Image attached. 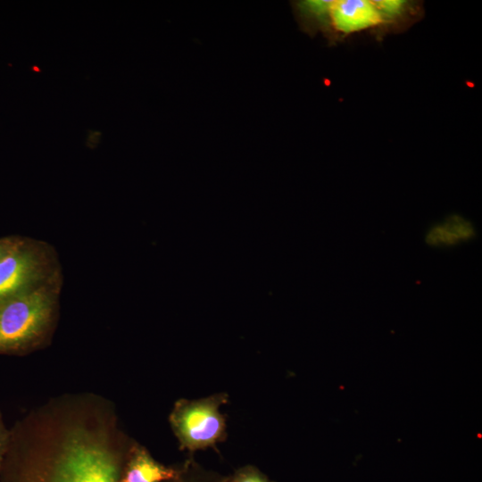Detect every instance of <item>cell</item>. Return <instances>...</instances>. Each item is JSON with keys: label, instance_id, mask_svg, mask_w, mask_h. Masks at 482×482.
Masks as SVG:
<instances>
[{"label": "cell", "instance_id": "obj_8", "mask_svg": "<svg viewBox=\"0 0 482 482\" xmlns=\"http://www.w3.org/2000/svg\"><path fill=\"white\" fill-rule=\"evenodd\" d=\"M232 482H271L257 470L246 467L240 470L234 477Z\"/></svg>", "mask_w": 482, "mask_h": 482}, {"label": "cell", "instance_id": "obj_11", "mask_svg": "<svg viewBox=\"0 0 482 482\" xmlns=\"http://www.w3.org/2000/svg\"><path fill=\"white\" fill-rule=\"evenodd\" d=\"M102 133L100 131H89L87 133V142L86 145L87 147L91 149H95L97 147L101 141Z\"/></svg>", "mask_w": 482, "mask_h": 482}, {"label": "cell", "instance_id": "obj_1", "mask_svg": "<svg viewBox=\"0 0 482 482\" xmlns=\"http://www.w3.org/2000/svg\"><path fill=\"white\" fill-rule=\"evenodd\" d=\"M50 442L40 457L25 450L12 482H120L111 422L72 418L59 425Z\"/></svg>", "mask_w": 482, "mask_h": 482}, {"label": "cell", "instance_id": "obj_2", "mask_svg": "<svg viewBox=\"0 0 482 482\" xmlns=\"http://www.w3.org/2000/svg\"><path fill=\"white\" fill-rule=\"evenodd\" d=\"M57 283L0 305V354H22L46 339L56 312Z\"/></svg>", "mask_w": 482, "mask_h": 482}, {"label": "cell", "instance_id": "obj_3", "mask_svg": "<svg viewBox=\"0 0 482 482\" xmlns=\"http://www.w3.org/2000/svg\"><path fill=\"white\" fill-rule=\"evenodd\" d=\"M54 264L46 244L21 237L0 260V305L57 282Z\"/></svg>", "mask_w": 482, "mask_h": 482}, {"label": "cell", "instance_id": "obj_6", "mask_svg": "<svg viewBox=\"0 0 482 482\" xmlns=\"http://www.w3.org/2000/svg\"><path fill=\"white\" fill-rule=\"evenodd\" d=\"M477 237L473 221L459 213H451L428 228L424 234L425 244L436 249L457 247Z\"/></svg>", "mask_w": 482, "mask_h": 482}, {"label": "cell", "instance_id": "obj_10", "mask_svg": "<svg viewBox=\"0 0 482 482\" xmlns=\"http://www.w3.org/2000/svg\"><path fill=\"white\" fill-rule=\"evenodd\" d=\"M20 239L21 237L16 236L0 238V260L4 258L18 244Z\"/></svg>", "mask_w": 482, "mask_h": 482}, {"label": "cell", "instance_id": "obj_5", "mask_svg": "<svg viewBox=\"0 0 482 482\" xmlns=\"http://www.w3.org/2000/svg\"><path fill=\"white\" fill-rule=\"evenodd\" d=\"M384 20L373 1H330L325 23L336 30L352 33L378 25Z\"/></svg>", "mask_w": 482, "mask_h": 482}, {"label": "cell", "instance_id": "obj_12", "mask_svg": "<svg viewBox=\"0 0 482 482\" xmlns=\"http://www.w3.org/2000/svg\"><path fill=\"white\" fill-rule=\"evenodd\" d=\"M31 69H32V71H37V72L41 71V70L37 66H32Z\"/></svg>", "mask_w": 482, "mask_h": 482}, {"label": "cell", "instance_id": "obj_4", "mask_svg": "<svg viewBox=\"0 0 482 482\" xmlns=\"http://www.w3.org/2000/svg\"><path fill=\"white\" fill-rule=\"evenodd\" d=\"M227 395H216L208 398L176 403L170 416L172 429L181 448L189 451L214 445L225 435V420L219 407Z\"/></svg>", "mask_w": 482, "mask_h": 482}, {"label": "cell", "instance_id": "obj_7", "mask_svg": "<svg viewBox=\"0 0 482 482\" xmlns=\"http://www.w3.org/2000/svg\"><path fill=\"white\" fill-rule=\"evenodd\" d=\"M178 472L155 461L145 450L137 449L122 482H162L175 479Z\"/></svg>", "mask_w": 482, "mask_h": 482}, {"label": "cell", "instance_id": "obj_9", "mask_svg": "<svg viewBox=\"0 0 482 482\" xmlns=\"http://www.w3.org/2000/svg\"><path fill=\"white\" fill-rule=\"evenodd\" d=\"M10 441V430L6 428L3 415L0 411V470L4 463V460L8 449Z\"/></svg>", "mask_w": 482, "mask_h": 482}]
</instances>
